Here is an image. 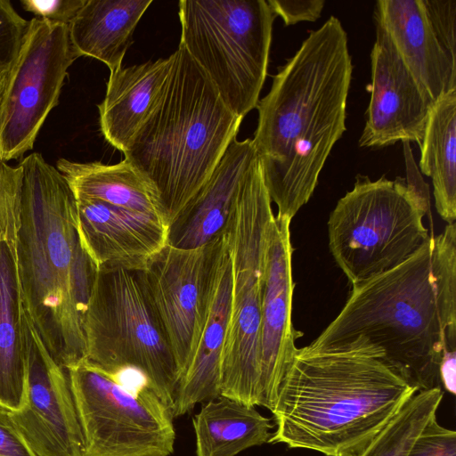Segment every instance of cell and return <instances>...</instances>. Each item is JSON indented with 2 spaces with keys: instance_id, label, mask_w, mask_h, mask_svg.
I'll return each mask as SVG.
<instances>
[{
  "instance_id": "34",
  "label": "cell",
  "mask_w": 456,
  "mask_h": 456,
  "mask_svg": "<svg viewBox=\"0 0 456 456\" xmlns=\"http://www.w3.org/2000/svg\"><path fill=\"white\" fill-rule=\"evenodd\" d=\"M10 69H0V99L2 96V93L4 90Z\"/></svg>"
},
{
  "instance_id": "19",
  "label": "cell",
  "mask_w": 456,
  "mask_h": 456,
  "mask_svg": "<svg viewBox=\"0 0 456 456\" xmlns=\"http://www.w3.org/2000/svg\"><path fill=\"white\" fill-rule=\"evenodd\" d=\"M374 20L386 31L410 73L435 102L456 89V61L439 43L424 0H378Z\"/></svg>"
},
{
  "instance_id": "1",
  "label": "cell",
  "mask_w": 456,
  "mask_h": 456,
  "mask_svg": "<svg viewBox=\"0 0 456 456\" xmlns=\"http://www.w3.org/2000/svg\"><path fill=\"white\" fill-rule=\"evenodd\" d=\"M306 349L379 359L417 392L441 387L439 367L456 350V225L395 268L353 285L338 316Z\"/></svg>"
},
{
  "instance_id": "18",
  "label": "cell",
  "mask_w": 456,
  "mask_h": 456,
  "mask_svg": "<svg viewBox=\"0 0 456 456\" xmlns=\"http://www.w3.org/2000/svg\"><path fill=\"white\" fill-rule=\"evenodd\" d=\"M256 156L252 139L234 138L208 180L170 224L167 244L195 248L222 235L244 176Z\"/></svg>"
},
{
  "instance_id": "9",
  "label": "cell",
  "mask_w": 456,
  "mask_h": 456,
  "mask_svg": "<svg viewBox=\"0 0 456 456\" xmlns=\"http://www.w3.org/2000/svg\"><path fill=\"white\" fill-rule=\"evenodd\" d=\"M181 45L222 101L243 118L256 108L276 15L265 0H182Z\"/></svg>"
},
{
  "instance_id": "16",
  "label": "cell",
  "mask_w": 456,
  "mask_h": 456,
  "mask_svg": "<svg viewBox=\"0 0 456 456\" xmlns=\"http://www.w3.org/2000/svg\"><path fill=\"white\" fill-rule=\"evenodd\" d=\"M82 245L95 269L143 271L167 244L169 225L159 216L94 199H76Z\"/></svg>"
},
{
  "instance_id": "20",
  "label": "cell",
  "mask_w": 456,
  "mask_h": 456,
  "mask_svg": "<svg viewBox=\"0 0 456 456\" xmlns=\"http://www.w3.org/2000/svg\"><path fill=\"white\" fill-rule=\"evenodd\" d=\"M31 346L17 235L0 240V406L8 411L24 403Z\"/></svg>"
},
{
  "instance_id": "30",
  "label": "cell",
  "mask_w": 456,
  "mask_h": 456,
  "mask_svg": "<svg viewBox=\"0 0 456 456\" xmlns=\"http://www.w3.org/2000/svg\"><path fill=\"white\" fill-rule=\"evenodd\" d=\"M86 0H20L22 8L36 18L69 25Z\"/></svg>"
},
{
  "instance_id": "6",
  "label": "cell",
  "mask_w": 456,
  "mask_h": 456,
  "mask_svg": "<svg viewBox=\"0 0 456 456\" xmlns=\"http://www.w3.org/2000/svg\"><path fill=\"white\" fill-rule=\"evenodd\" d=\"M411 153L404 152L407 179L359 175L330 214L329 248L352 285L395 268L429 239L423 224L428 196Z\"/></svg>"
},
{
  "instance_id": "4",
  "label": "cell",
  "mask_w": 456,
  "mask_h": 456,
  "mask_svg": "<svg viewBox=\"0 0 456 456\" xmlns=\"http://www.w3.org/2000/svg\"><path fill=\"white\" fill-rule=\"evenodd\" d=\"M417 389L379 359L297 348L272 411L269 443L360 456Z\"/></svg>"
},
{
  "instance_id": "21",
  "label": "cell",
  "mask_w": 456,
  "mask_h": 456,
  "mask_svg": "<svg viewBox=\"0 0 456 456\" xmlns=\"http://www.w3.org/2000/svg\"><path fill=\"white\" fill-rule=\"evenodd\" d=\"M174 55L110 71L98 105L100 128L117 150H127L164 93Z\"/></svg>"
},
{
  "instance_id": "15",
  "label": "cell",
  "mask_w": 456,
  "mask_h": 456,
  "mask_svg": "<svg viewBox=\"0 0 456 456\" xmlns=\"http://www.w3.org/2000/svg\"><path fill=\"white\" fill-rule=\"evenodd\" d=\"M289 218L274 216L270 228L261 310L260 355L263 407L273 410L302 335L292 323L293 247Z\"/></svg>"
},
{
  "instance_id": "14",
  "label": "cell",
  "mask_w": 456,
  "mask_h": 456,
  "mask_svg": "<svg viewBox=\"0 0 456 456\" xmlns=\"http://www.w3.org/2000/svg\"><path fill=\"white\" fill-rule=\"evenodd\" d=\"M375 25L370 102L359 146L379 148L397 142L420 146L436 102L405 67L386 31Z\"/></svg>"
},
{
  "instance_id": "10",
  "label": "cell",
  "mask_w": 456,
  "mask_h": 456,
  "mask_svg": "<svg viewBox=\"0 0 456 456\" xmlns=\"http://www.w3.org/2000/svg\"><path fill=\"white\" fill-rule=\"evenodd\" d=\"M84 439V456H170L174 416L142 382L134 389L86 359L66 370Z\"/></svg>"
},
{
  "instance_id": "28",
  "label": "cell",
  "mask_w": 456,
  "mask_h": 456,
  "mask_svg": "<svg viewBox=\"0 0 456 456\" xmlns=\"http://www.w3.org/2000/svg\"><path fill=\"white\" fill-rule=\"evenodd\" d=\"M424 4L439 43L456 61V0H424Z\"/></svg>"
},
{
  "instance_id": "33",
  "label": "cell",
  "mask_w": 456,
  "mask_h": 456,
  "mask_svg": "<svg viewBox=\"0 0 456 456\" xmlns=\"http://www.w3.org/2000/svg\"><path fill=\"white\" fill-rule=\"evenodd\" d=\"M442 388L452 395L456 394V350L448 351L439 367Z\"/></svg>"
},
{
  "instance_id": "3",
  "label": "cell",
  "mask_w": 456,
  "mask_h": 456,
  "mask_svg": "<svg viewBox=\"0 0 456 456\" xmlns=\"http://www.w3.org/2000/svg\"><path fill=\"white\" fill-rule=\"evenodd\" d=\"M18 265L29 320L53 360L86 359L83 330L96 269L77 228L76 198L40 153L21 159Z\"/></svg>"
},
{
  "instance_id": "12",
  "label": "cell",
  "mask_w": 456,
  "mask_h": 456,
  "mask_svg": "<svg viewBox=\"0 0 456 456\" xmlns=\"http://www.w3.org/2000/svg\"><path fill=\"white\" fill-rule=\"evenodd\" d=\"M223 235V234H222ZM195 248L167 244L141 272L153 310L176 362L180 379L198 343L213 264L221 236Z\"/></svg>"
},
{
  "instance_id": "26",
  "label": "cell",
  "mask_w": 456,
  "mask_h": 456,
  "mask_svg": "<svg viewBox=\"0 0 456 456\" xmlns=\"http://www.w3.org/2000/svg\"><path fill=\"white\" fill-rule=\"evenodd\" d=\"M443 397L441 387L416 392L360 456H407L422 430L436 417Z\"/></svg>"
},
{
  "instance_id": "31",
  "label": "cell",
  "mask_w": 456,
  "mask_h": 456,
  "mask_svg": "<svg viewBox=\"0 0 456 456\" xmlns=\"http://www.w3.org/2000/svg\"><path fill=\"white\" fill-rule=\"evenodd\" d=\"M269 6L286 26L301 21H315L322 12L324 0H268Z\"/></svg>"
},
{
  "instance_id": "32",
  "label": "cell",
  "mask_w": 456,
  "mask_h": 456,
  "mask_svg": "<svg viewBox=\"0 0 456 456\" xmlns=\"http://www.w3.org/2000/svg\"><path fill=\"white\" fill-rule=\"evenodd\" d=\"M0 456H36L15 425L11 411L1 406Z\"/></svg>"
},
{
  "instance_id": "24",
  "label": "cell",
  "mask_w": 456,
  "mask_h": 456,
  "mask_svg": "<svg viewBox=\"0 0 456 456\" xmlns=\"http://www.w3.org/2000/svg\"><path fill=\"white\" fill-rule=\"evenodd\" d=\"M56 166L76 199L99 200L166 220L159 199L126 159L112 165L60 159Z\"/></svg>"
},
{
  "instance_id": "29",
  "label": "cell",
  "mask_w": 456,
  "mask_h": 456,
  "mask_svg": "<svg viewBox=\"0 0 456 456\" xmlns=\"http://www.w3.org/2000/svg\"><path fill=\"white\" fill-rule=\"evenodd\" d=\"M407 456H456V432L434 417L416 439Z\"/></svg>"
},
{
  "instance_id": "27",
  "label": "cell",
  "mask_w": 456,
  "mask_h": 456,
  "mask_svg": "<svg viewBox=\"0 0 456 456\" xmlns=\"http://www.w3.org/2000/svg\"><path fill=\"white\" fill-rule=\"evenodd\" d=\"M28 20L10 0H0V69H10L17 58Z\"/></svg>"
},
{
  "instance_id": "22",
  "label": "cell",
  "mask_w": 456,
  "mask_h": 456,
  "mask_svg": "<svg viewBox=\"0 0 456 456\" xmlns=\"http://www.w3.org/2000/svg\"><path fill=\"white\" fill-rule=\"evenodd\" d=\"M151 0H86L69 25L80 56L103 62L110 71L122 66L133 34Z\"/></svg>"
},
{
  "instance_id": "5",
  "label": "cell",
  "mask_w": 456,
  "mask_h": 456,
  "mask_svg": "<svg viewBox=\"0 0 456 456\" xmlns=\"http://www.w3.org/2000/svg\"><path fill=\"white\" fill-rule=\"evenodd\" d=\"M173 55L159 104L123 152L159 199L168 225L210 176L242 121L181 45Z\"/></svg>"
},
{
  "instance_id": "17",
  "label": "cell",
  "mask_w": 456,
  "mask_h": 456,
  "mask_svg": "<svg viewBox=\"0 0 456 456\" xmlns=\"http://www.w3.org/2000/svg\"><path fill=\"white\" fill-rule=\"evenodd\" d=\"M232 287V259L224 232L215 255L200 338L175 391L171 408L174 417L191 411L197 403L221 395V362L230 318Z\"/></svg>"
},
{
  "instance_id": "2",
  "label": "cell",
  "mask_w": 456,
  "mask_h": 456,
  "mask_svg": "<svg viewBox=\"0 0 456 456\" xmlns=\"http://www.w3.org/2000/svg\"><path fill=\"white\" fill-rule=\"evenodd\" d=\"M352 72L347 34L332 15L309 32L259 100L252 142L277 216L292 220L313 195L346 131Z\"/></svg>"
},
{
  "instance_id": "8",
  "label": "cell",
  "mask_w": 456,
  "mask_h": 456,
  "mask_svg": "<svg viewBox=\"0 0 456 456\" xmlns=\"http://www.w3.org/2000/svg\"><path fill=\"white\" fill-rule=\"evenodd\" d=\"M83 330L86 361L114 376L139 373L172 408L180 372L140 271L96 273Z\"/></svg>"
},
{
  "instance_id": "13",
  "label": "cell",
  "mask_w": 456,
  "mask_h": 456,
  "mask_svg": "<svg viewBox=\"0 0 456 456\" xmlns=\"http://www.w3.org/2000/svg\"><path fill=\"white\" fill-rule=\"evenodd\" d=\"M32 337L25 401L11 416L36 456H84L83 434L66 369Z\"/></svg>"
},
{
  "instance_id": "7",
  "label": "cell",
  "mask_w": 456,
  "mask_h": 456,
  "mask_svg": "<svg viewBox=\"0 0 456 456\" xmlns=\"http://www.w3.org/2000/svg\"><path fill=\"white\" fill-rule=\"evenodd\" d=\"M259 157L248 167L224 230L232 269L220 395L262 406L260 330L265 256L274 219Z\"/></svg>"
},
{
  "instance_id": "25",
  "label": "cell",
  "mask_w": 456,
  "mask_h": 456,
  "mask_svg": "<svg viewBox=\"0 0 456 456\" xmlns=\"http://www.w3.org/2000/svg\"><path fill=\"white\" fill-rule=\"evenodd\" d=\"M419 149V168L432 180L436 211L447 224H455L456 89L436 102Z\"/></svg>"
},
{
  "instance_id": "23",
  "label": "cell",
  "mask_w": 456,
  "mask_h": 456,
  "mask_svg": "<svg viewBox=\"0 0 456 456\" xmlns=\"http://www.w3.org/2000/svg\"><path fill=\"white\" fill-rule=\"evenodd\" d=\"M192 424L197 456H236L269 443L273 427L254 406L223 395L205 403Z\"/></svg>"
},
{
  "instance_id": "11",
  "label": "cell",
  "mask_w": 456,
  "mask_h": 456,
  "mask_svg": "<svg viewBox=\"0 0 456 456\" xmlns=\"http://www.w3.org/2000/svg\"><path fill=\"white\" fill-rule=\"evenodd\" d=\"M80 57L67 24L32 18L0 99V160L32 150L46 118L59 103L68 70Z\"/></svg>"
}]
</instances>
